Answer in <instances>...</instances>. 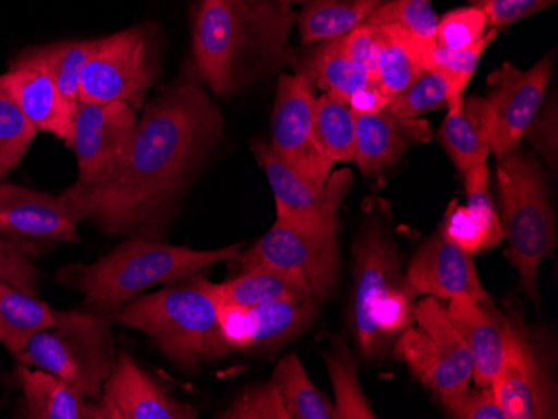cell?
Wrapping results in <instances>:
<instances>
[{
	"instance_id": "1",
	"label": "cell",
	"mask_w": 558,
	"mask_h": 419,
	"mask_svg": "<svg viewBox=\"0 0 558 419\" xmlns=\"http://www.w3.org/2000/svg\"><path fill=\"white\" fill-rule=\"evenodd\" d=\"M225 133V119L193 81L169 87L144 109L136 133L114 168L61 196L112 237L162 241L181 197Z\"/></svg>"
},
{
	"instance_id": "2",
	"label": "cell",
	"mask_w": 558,
	"mask_h": 419,
	"mask_svg": "<svg viewBox=\"0 0 558 419\" xmlns=\"http://www.w3.org/2000/svg\"><path fill=\"white\" fill-rule=\"evenodd\" d=\"M296 14L278 0H201L193 27L197 76L230 96L283 64Z\"/></svg>"
},
{
	"instance_id": "3",
	"label": "cell",
	"mask_w": 558,
	"mask_h": 419,
	"mask_svg": "<svg viewBox=\"0 0 558 419\" xmlns=\"http://www.w3.org/2000/svg\"><path fill=\"white\" fill-rule=\"evenodd\" d=\"M241 248L243 243L211 251H196L162 241L128 237L94 264L71 266L62 269V273L69 274L64 283L69 281L84 294L87 309L114 312L147 287L178 283L209 266L231 261L240 255Z\"/></svg>"
},
{
	"instance_id": "4",
	"label": "cell",
	"mask_w": 558,
	"mask_h": 419,
	"mask_svg": "<svg viewBox=\"0 0 558 419\" xmlns=\"http://www.w3.org/2000/svg\"><path fill=\"white\" fill-rule=\"evenodd\" d=\"M114 318L122 326L146 334L162 355L183 368L228 355L219 331L216 284L205 274L137 296L116 309Z\"/></svg>"
},
{
	"instance_id": "5",
	"label": "cell",
	"mask_w": 558,
	"mask_h": 419,
	"mask_svg": "<svg viewBox=\"0 0 558 419\" xmlns=\"http://www.w3.org/2000/svg\"><path fill=\"white\" fill-rule=\"evenodd\" d=\"M500 224L509 241L510 262L519 269L523 291L538 303L537 274L544 259L557 244L555 214L548 197L547 180L541 164L519 149L498 161Z\"/></svg>"
},
{
	"instance_id": "6",
	"label": "cell",
	"mask_w": 558,
	"mask_h": 419,
	"mask_svg": "<svg viewBox=\"0 0 558 419\" xmlns=\"http://www.w3.org/2000/svg\"><path fill=\"white\" fill-rule=\"evenodd\" d=\"M54 316L56 326L34 334L14 358L61 378L84 398L97 402L116 358L114 312L54 309Z\"/></svg>"
},
{
	"instance_id": "7",
	"label": "cell",
	"mask_w": 558,
	"mask_h": 419,
	"mask_svg": "<svg viewBox=\"0 0 558 419\" xmlns=\"http://www.w3.org/2000/svg\"><path fill=\"white\" fill-rule=\"evenodd\" d=\"M413 319L418 328H407L398 340V358L413 377L435 391L441 402L469 390L473 362L465 341L451 323L440 299L426 296L416 303Z\"/></svg>"
},
{
	"instance_id": "8",
	"label": "cell",
	"mask_w": 558,
	"mask_h": 419,
	"mask_svg": "<svg viewBox=\"0 0 558 419\" xmlns=\"http://www.w3.org/2000/svg\"><path fill=\"white\" fill-rule=\"evenodd\" d=\"M156 77L158 59L149 33L143 27H131L99 39L81 76L80 102L122 101L137 111Z\"/></svg>"
},
{
	"instance_id": "9",
	"label": "cell",
	"mask_w": 558,
	"mask_h": 419,
	"mask_svg": "<svg viewBox=\"0 0 558 419\" xmlns=\"http://www.w3.org/2000/svg\"><path fill=\"white\" fill-rule=\"evenodd\" d=\"M233 261L241 273L253 268H276L303 274L316 299L328 298L337 283V223L300 226L276 219L275 226Z\"/></svg>"
},
{
	"instance_id": "10",
	"label": "cell",
	"mask_w": 558,
	"mask_h": 419,
	"mask_svg": "<svg viewBox=\"0 0 558 419\" xmlns=\"http://www.w3.org/2000/svg\"><path fill=\"white\" fill-rule=\"evenodd\" d=\"M81 218L64 197L0 184V236L29 259L56 243H80Z\"/></svg>"
},
{
	"instance_id": "11",
	"label": "cell",
	"mask_w": 558,
	"mask_h": 419,
	"mask_svg": "<svg viewBox=\"0 0 558 419\" xmlns=\"http://www.w3.org/2000/svg\"><path fill=\"white\" fill-rule=\"evenodd\" d=\"M490 387L505 419L557 418L555 384L547 356L534 336L512 319L504 365Z\"/></svg>"
},
{
	"instance_id": "12",
	"label": "cell",
	"mask_w": 558,
	"mask_h": 419,
	"mask_svg": "<svg viewBox=\"0 0 558 419\" xmlns=\"http://www.w3.org/2000/svg\"><path fill=\"white\" fill-rule=\"evenodd\" d=\"M315 84L298 72L279 77L272 111V151L298 174L319 187H326L333 162L328 161L313 143Z\"/></svg>"
},
{
	"instance_id": "13",
	"label": "cell",
	"mask_w": 558,
	"mask_h": 419,
	"mask_svg": "<svg viewBox=\"0 0 558 419\" xmlns=\"http://www.w3.org/2000/svg\"><path fill=\"white\" fill-rule=\"evenodd\" d=\"M253 155L265 169L275 194L278 221L300 226L337 223L338 209L353 183L350 169L331 172L326 187H319L304 180L263 140L253 144Z\"/></svg>"
},
{
	"instance_id": "14",
	"label": "cell",
	"mask_w": 558,
	"mask_h": 419,
	"mask_svg": "<svg viewBox=\"0 0 558 419\" xmlns=\"http://www.w3.org/2000/svg\"><path fill=\"white\" fill-rule=\"evenodd\" d=\"M551 56H545L529 71L505 62L488 76V101L495 112L490 152L497 161L519 149L530 126L537 119L551 74Z\"/></svg>"
},
{
	"instance_id": "15",
	"label": "cell",
	"mask_w": 558,
	"mask_h": 419,
	"mask_svg": "<svg viewBox=\"0 0 558 419\" xmlns=\"http://www.w3.org/2000/svg\"><path fill=\"white\" fill-rule=\"evenodd\" d=\"M354 259V330L363 355L372 358L384 344L373 324L376 305L410 283L401 274L400 256L393 241L378 227H372L356 241Z\"/></svg>"
},
{
	"instance_id": "16",
	"label": "cell",
	"mask_w": 558,
	"mask_h": 419,
	"mask_svg": "<svg viewBox=\"0 0 558 419\" xmlns=\"http://www.w3.org/2000/svg\"><path fill=\"white\" fill-rule=\"evenodd\" d=\"M137 111L128 102H80L74 111V149L80 180L89 184L106 176L124 155L136 133Z\"/></svg>"
},
{
	"instance_id": "17",
	"label": "cell",
	"mask_w": 558,
	"mask_h": 419,
	"mask_svg": "<svg viewBox=\"0 0 558 419\" xmlns=\"http://www.w3.org/2000/svg\"><path fill=\"white\" fill-rule=\"evenodd\" d=\"M100 419H194L197 411L171 398L130 353H118L97 399Z\"/></svg>"
},
{
	"instance_id": "18",
	"label": "cell",
	"mask_w": 558,
	"mask_h": 419,
	"mask_svg": "<svg viewBox=\"0 0 558 419\" xmlns=\"http://www.w3.org/2000/svg\"><path fill=\"white\" fill-rule=\"evenodd\" d=\"M407 281L418 294L437 299L485 301L488 293L476 274L473 256L438 233L416 252Z\"/></svg>"
},
{
	"instance_id": "19",
	"label": "cell",
	"mask_w": 558,
	"mask_h": 419,
	"mask_svg": "<svg viewBox=\"0 0 558 419\" xmlns=\"http://www.w3.org/2000/svg\"><path fill=\"white\" fill-rule=\"evenodd\" d=\"M0 83L37 131L52 134L71 147L75 108L44 69L29 64H12L0 76Z\"/></svg>"
},
{
	"instance_id": "20",
	"label": "cell",
	"mask_w": 558,
	"mask_h": 419,
	"mask_svg": "<svg viewBox=\"0 0 558 419\" xmlns=\"http://www.w3.org/2000/svg\"><path fill=\"white\" fill-rule=\"evenodd\" d=\"M485 301L450 299L447 312L451 323L465 341L472 356L473 377L478 387H490L504 365L509 343L510 319Z\"/></svg>"
},
{
	"instance_id": "21",
	"label": "cell",
	"mask_w": 558,
	"mask_h": 419,
	"mask_svg": "<svg viewBox=\"0 0 558 419\" xmlns=\"http://www.w3.org/2000/svg\"><path fill=\"white\" fill-rule=\"evenodd\" d=\"M356 115V155L354 161L365 176L393 165L410 146L432 139L429 124L423 119L400 118L387 108L376 114Z\"/></svg>"
},
{
	"instance_id": "22",
	"label": "cell",
	"mask_w": 558,
	"mask_h": 419,
	"mask_svg": "<svg viewBox=\"0 0 558 419\" xmlns=\"http://www.w3.org/2000/svg\"><path fill=\"white\" fill-rule=\"evenodd\" d=\"M494 127L495 112L487 97H465L460 111L448 112L438 136L462 174L487 164Z\"/></svg>"
},
{
	"instance_id": "23",
	"label": "cell",
	"mask_w": 558,
	"mask_h": 419,
	"mask_svg": "<svg viewBox=\"0 0 558 419\" xmlns=\"http://www.w3.org/2000/svg\"><path fill=\"white\" fill-rule=\"evenodd\" d=\"M14 374L24 396L25 418L100 419L97 403L84 398L61 378L24 365H19Z\"/></svg>"
},
{
	"instance_id": "24",
	"label": "cell",
	"mask_w": 558,
	"mask_h": 419,
	"mask_svg": "<svg viewBox=\"0 0 558 419\" xmlns=\"http://www.w3.org/2000/svg\"><path fill=\"white\" fill-rule=\"evenodd\" d=\"M218 305L256 308L283 299H316L303 274L276 268H253L216 284Z\"/></svg>"
},
{
	"instance_id": "25",
	"label": "cell",
	"mask_w": 558,
	"mask_h": 419,
	"mask_svg": "<svg viewBox=\"0 0 558 419\" xmlns=\"http://www.w3.org/2000/svg\"><path fill=\"white\" fill-rule=\"evenodd\" d=\"M316 299H283L246 308L243 352H276L303 331L316 316Z\"/></svg>"
},
{
	"instance_id": "26",
	"label": "cell",
	"mask_w": 558,
	"mask_h": 419,
	"mask_svg": "<svg viewBox=\"0 0 558 419\" xmlns=\"http://www.w3.org/2000/svg\"><path fill=\"white\" fill-rule=\"evenodd\" d=\"M378 27L384 36V47L376 84L391 97L428 71L429 58L437 44L435 39H422L403 27Z\"/></svg>"
},
{
	"instance_id": "27",
	"label": "cell",
	"mask_w": 558,
	"mask_h": 419,
	"mask_svg": "<svg viewBox=\"0 0 558 419\" xmlns=\"http://www.w3.org/2000/svg\"><path fill=\"white\" fill-rule=\"evenodd\" d=\"M54 326V309L0 280V343L12 356L19 355L34 334Z\"/></svg>"
},
{
	"instance_id": "28",
	"label": "cell",
	"mask_w": 558,
	"mask_h": 419,
	"mask_svg": "<svg viewBox=\"0 0 558 419\" xmlns=\"http://www.w3.org/2000/svg\"><path fill=\"white\" fill-rule=\"evenodd\" d=\"M99 39L62 40L33 47L15 59V65H37L58 84L61 93L72 106L80 104V84L84 67L96 51Z\"/></svg>"
},
{
	"instance_id": "29",
	"label": "cell",
	"mask_w": 558,
	"mask_h": 419,
	"mask_svg": "<svg viewBox=\"0 0 558 419\" xmlns=\"http://www.w3.org/2000/svg\"><path fill=\"white\" fill-rule=\"evenodd\" d=\"M388 0H308L298 17L303 42L347 36Z\"/></svg>"
},
{
	"instance_id": "30",
	"label": "cell",
	"mask_w": 558,
	"mask_h": 419,
	"mask_svg": "<svg viewBox=\"0 0 558 419\" xmlns=\"http://www.w3.org/2000/svg\"><path fill=\"white\" fill-rule=\"evenodd\" d=\"M313 143L328 161L353 162L356 155V115L347 101L323 93L313 108Z\"/></svg>"
},
{
	"instance_id": "31",
	"label": "cell",
	"mask_w": 558,
	"mask_h": 419,
	"mask_svg": "<svg viewBox=\"0 0 558 419\" xmlns=\"http://www.w3.org/2000/svg\"><path fill=\"white\" fill-rule=\"evenodd\" d=\"M301 74L313 84H318L323 93L340 97L347 102L356 90L369 83L348 56L344 36L323 40L322 46L316 47L304 62Z\"/></svg>"
},
{
	"instance_id": "32",
	"label": "cell",
	"mask_w": 558,
	"mask_h": 419,
	"mask_svg": "<svg viewBox=\"0 0 558 419\" xmlns=\"http://www.w3.org/2000/svg\"><path fill=\"white\" fill-rule=\"evenodd\" d=\"M290 419H333V406L312 383L294 353L281 358L271 377Z\"/></svg>"
},
{
	"instance_id": "33",
	"label": "cell",
	"mask_w": 558,
	"mask_h": 419,
	"mask_svg": "<svg viewBox=\"0 0 558 419\" xmlns=\"http://www.w3.org/2000/svg\"><path fill=\"white\" fill-rule=\"evenodd\" d=\"M494 39H497V29L487 30L482 39L463 49H444L435 46L429 58V69H438L447 77L448 112H457L462 108L466 86L478 67L480 59Z\"/></svg>"
},
{
	"instance_id": "34",
	"label": "cell",
	"mask_w": 558,
	"mask_h": 419,
	"mask_svg": "<svg viewBox=\"0 0 558 419\" xmlns=\"http://www.w3.org/2000/svg\"><path fill=\"white\" fill-rule=\"evenodd\" d=\"M326 366L335 387L333 419L376 418L343 341L335 344L333 352L326 356Z\"/></svg>"
},
{
	"instance_id": "35",
	"label": "cell",
	"mask_w": 558,
	"mask_h": 419,
	"mask_svg": "<svg viewBox=\"0 0 558 419\" xmlns=\"http://www.w3.org/2000/svg\"><path fill=\"white\" fill-rule=\"evenodd\" d=\"M37 130L0 83V184L21 164Z\"/></svg>"
},
{
	"instance_id": "36",
	"label": "cell",
	"mask_w": 558,
	"mask_h": 419,
	"mask_svg": "<svg viewBox=\"0 0 558 419\" xmlns=\"http://www.w3.org/2000/svg\"><path fill=\"white\" fill-rule=\"evenodd\" d=\"M447 93L448 83L444 72L428 69L403 90L391 96L387 109L400 118H418L447 104Z\"/></svg>"
},
{
	"instance_id": "37",
	"label": "cell",
	"mask_w": 558,
	"mask_h": 419,
	"mask_svg": "<svg viewBox=\"0 0 558 419\" xmlns=\"http://www.w3.org/2000/svg\"><path fill=\"white\" fill-rule=\"evenodd\" d=\"M366 24L372 26H398L416 34L422 39H435L438 19L429 0H391L379 5Z\"/></svg>"
},
{
	"instance_id": "38",
	"label": "cell",
	"mask_w": 558,
	"mask_h": 419,
	"mask_svg": "<svg viewBox=\"0 0 558 419\" xmlns=\"http://www.w3.org/2000/svg\"><path fill=\"white\" fill-rule=\"evenodd\" d=\"M466 208L473 218L484 227L492 248H495L504 239L500 218L492 201L490 187H488L487 164L475 165L465 172Z\"/></svg>"
},
{
	"instance_id": "39",
	"label": "cell",
	"mask_w": 558,
	"mask_h": 419,
	"mask_svg": "<svg viewBox=\"0 0 558 419\" xmlns=\"http://www.w3.org/2000/svg\"><path fill=\"white\" fill-rule=\"evenodd\" d=\"M487 19L478 8L457 9L438 21L435 44L444 49H463L487 34Z\"/></svg>"
},
{
	"instance_id": "40",
	"label": "cell",
	"mask_w": 558,
	"mask_h": 419,
	"mask_svg": "<svg viewBox=\"0 0 558 419\" xmlns=\"http://www.w3.org/2000/svg\"><path fill=\"white\" fill-rule=\"evenodd\" d=\"M225 419H290L283 399L271 381L256 384L234 399L233 405L222 412Z\"/></svg>"
},
{
	"instance_id": "41",
	"label": "cell",
	"mask_w": 558,
	"mask_h": 419,
	"mask_svg": "<svg viewBox=\"0 0 558 419\" xmlns=\"http://www.w3.org/2000/svg\"><path fill=\"white\" fill-rule=\"evenodd\" d=\"M441 234L451 243L457 244L470 256L492 249L490 241L485 234L484 227L473 218L466 206H460L459 201H451L445 214L444 230Z\"/></svg>"
},
{
	"instance_id": "42",
	"label": "cell",
	"mask_w": 558,
	"mask_h": 419,
	"mask_svg": "<svg viewBox=\"0 0 558 419\" xmlns=\"http://www.w3.org/2000/svg\"><path fill=\"white\" fill-rule=\"evenodd\" d=\"M344 47L348 56L356 67L365 74L369 83L378 79L379 58L384 47V36L378 26L363 22L362 26L344 36Z\"/></svg>"
},
{
	"instance_id": "43",
	"label": "cell",
	"mask_w": 558,
	"mask_h": 419,
	"mask_svg": "<svg viewBox=\"0 0 558 419\" xmlns=\"http://www.w3.org/2000/svg\"><path fill=\"white\" fill-rule=\"evenodd\" d=\"M0 280L31 296L39 294L43 273L33 259L19 251L9 241L0 236Z\"/></svg>"
},
{
	"instance_id": "44",
	"label": "cell",
	"mask_w": 558,
	"mask_h": 419,
	"mask_svg": "<svg viewBox=\"0 0 558 419\" xmlns=\"http://www.w3.org/2000/svg\"><path fill=\"white\" fill-rule=\"evenodd\" d=\"M453 418L459 419H505L492 387L465 390L453 398L441 402Z\"/></svg>"
},
{
	"instance_id": "45",
	"label": "cell",
	"mask_w": 558,
	"mask_h": 419,
	"mask_svg": "<svg viewBox=\"0 0 558 419\" xmlns=\"http://www.w3.org/2000/svg\"><path fill=\"white\" fill-rule=\"evenodd\" d=\"M555 0H482L475 8L484 12L488 29H500L554 4Z\"/></svg>"
},
{
	"instance_id": "46",
	"label": "cell",
	"mask_w": 558,
	"mask_h": 419,
	"mask_svg": "<svg viewBox=\"0 0 558 419\" xmlns=\"http://www.w3.org/2000/svg\"><path fill=\"white\" fill-rule=\"evenodd\" d=\"M526 134L545 161L557 168V106H550L541 119H535Z\"/></svg>"
},
{
	"instance_id": "47",
	"label": "cell",
	"mask_w": 558,
	"mask_h": 419,
	"mask_svg": "<svg viewBox=\"0 0 558 419\" xmlns=\"http://www.w3.org/2000/svg\"><path fill=\"white\" fill-rule=\"evenodd\" d=\"M388 101L390 96L379 89L378 84L368 83L348 99V106L354 114H376L387 108Z\"/></svg>"
},
{
	"instance_id": "48",
	"label": "cell",
	"mask_w": 558,
	"mask_h": 419,
	"mask_svg": "<svg viewBox=\"0 0 558 419\" xmlns=\"http://www.w3.org/2000/svg\"><path fill=\"white\" fill-rule=\"evenodd\" d=\"M278 2H281V4H284V5H294V4H306V2H308V0H278Z\"/></svg>"
},
{
	"instance_id": "49",
	"label": "cell",
	"mask_w": 558,
	"mask_h": 419,
	"mask_svg": "<svg viewBox=\"0 0 558 419\" xmlns=\"http://www.w3.org/2000/svg\"><path fill=\"white\" fill-rule=\"evenodd\" d=\"M470 2H472L473 5H476L478 2H482V0H470Z\"/></svg>"
}]
</instances>
